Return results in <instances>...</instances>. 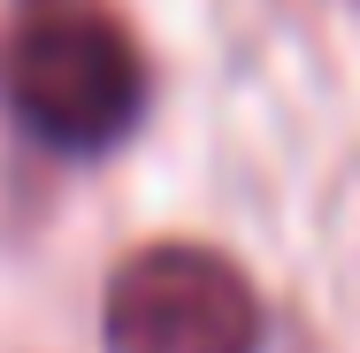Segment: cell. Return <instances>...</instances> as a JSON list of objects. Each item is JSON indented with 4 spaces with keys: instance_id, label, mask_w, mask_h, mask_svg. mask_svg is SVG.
Returning a JSON list of instances; mask_svg holds the SVG:
<instances>
[{
    "instance_id": "1",
    "label": "cell",
    "mask_w": 360,
    "mask_h": 353,
    "mask_svg": "<svg viewBox=\"0 0 360 353\" xmlns=\"http://www.w3.org/2000/svg\"><path fill=\"white\" fill-rule=\"evenodd\" d=\"M0 108L54 154H108L146 116V54L92 8L23 16L0 31Z\"/></svg>"
},
{
    "instance_id": "2",
    "label": "cell",
    "mask_w": 360,
    "mask_h": 353,
    "mask_svg": "<svg viewBox=\"0 0 360 353\" xmlns=\"http://www.w3.org/2000/svg\"><path fill=\"white\" fill-rule=\"evenodd\" d=\"M261 292L215 246H139L108 277V353H261Z\"/></svg>"
}]
</instances>
